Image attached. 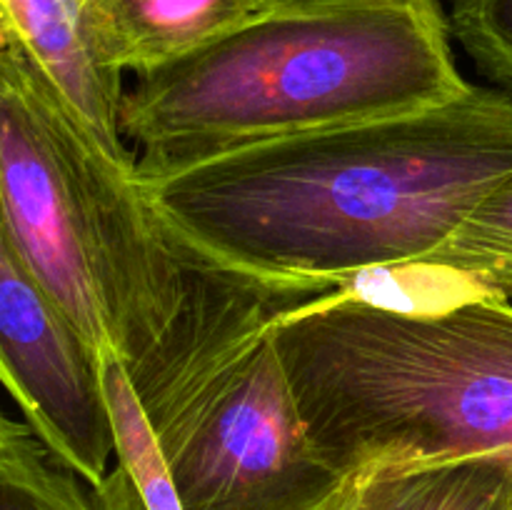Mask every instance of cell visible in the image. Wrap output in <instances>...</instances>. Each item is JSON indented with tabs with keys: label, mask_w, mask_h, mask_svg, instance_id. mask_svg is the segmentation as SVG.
<instances>
[{
	"label": "cell",
	"mask_w": 512,
	"mask_h": 510,
	"mask_svg": "<svg viewBox=\"0 0 512 510\" xmlns=\"http://www.w3.org/2000/svg\"><path fill=\"white\" fill-rule=\"evenodd\" d=\"M100 388L108 405L118 465L143 510H183L158 438L140 405L135 385L118 353L100 358Z\"/></svg>",
	"instance_id": "8fae6325"
},
{
	"label": "cell",
	"mask_w": 512,
	"mask_h": 510,
	"mask_svg": "<svg viewBox=\"0 0 512 510\" xmlns=\"http://www.w3.org/2000/svg\"><path fill=\"white\" fill-rule=\"evenodd\" d=\"M0 510H143L118 468L95 488L25 420L0 410Z\"/></svg>",
	"instance_id": "ba28073f"
},
{
	"label": "cell",
	"mask_w": 512,
	"mask_h": 510,
	"mask_svg": "<svg viewBox=\"0 0 512 510\" xmlns=\"http://www.w3.org/2000/svg\"><path fill=\"white\" fill-rule=\"evenodd\" d=\"M355 510H512V463L455 458L360 470Z\"/></svg>",
	"instance_id": "9c48e42d"
},
{
	"label": "cell",
	"mask_w": 512,
	"mask_h": 510,
	"mask_svg": "<svg viewBox=\"0 0 512 510\" xmlns=\"http://www.w3.org/2000/svg\"><path fill=\"white\" fill-rule=\"evenodd\" d=\"M0 20L110 158L135 165L120 135L123 73L105 58L95 0H0Z\"/></svg>",
	"instance_id": "8992f818"
},
{
	"label": "cell",
	"mask_w": 512,
	"mask_h": 510,
	"mask_svg": "<svg viewBox=\"0 0 512 510\" xmlns=\"http://www.w3.org/2000/svg\"><path fill=\"white\" fill-rule=\"evenodd\" d=\"M5 40H8V35H5V28H3V20H0V45L5 43Z\"/></svg>",
	"instance_id": "5bb4252c"
},
{
	"label": "cell",
	"mask_w": 512,
	"mask_h": 510,
	"mask_svg": "<svg viewBox=\"0 0 512 510\" xmlns=\"http://www.w3.org/2000/svg\"><path fill=\"white\" fill-rule=\"evenodd\" d=\"M355 505H358V473L348 480V485L340 490L338 498H335L325 510H355Z\"/></svg>",
	"instance_id": "4fadbf2b"
},
{
	"label": "cell",
	"mask_w": 512,
	"mask_h": 510,
	"mask_svg": "<svg viewBox=\"0 0 512 510\" xmlns=\"http://www.w3.org/2000/svg\"><path fill=\"white\" fill-rule=\"evenodd\" d=\"M135 178L188 268L310 300L418 270L512 178V95L470 83L435 108Z\"/></svg>",
	"instance_id": "6da1fadb"
},
{
	"label": "cell",
	"mask_w": 512,
	"mask_h": 510,
	"mask_svg": "<svg viewBox=\"0 0 512 510\" xmlns=\"http://www.w3.org/2000/svg\"><path fill=\"white\" fill-rule=\"evenodd\" d=\"M280 0H95L100 40L118 73L138 78L165 68Z\"/></svg>",
	"instance_id": "52a82bcc"
},
{
	"label": "cell",
	"mask_w": 512,
	"mask_h": 510,
	"mask_svg": "<svg viewBox=\"0 0 512 510\" xmlns=\"http://www.w3.org/2000/svg\"><path fill=\"white\" fill-rule=\"evenodd\" d=\"M418 273H438L468 293L512 300V178L493 190Z\"/></svg>",
	"instance_id": "30bf717a"
},
{
	"label": "cell",
	"mask_w": 512,
	"mask_h": 510,
	"mask_svg": "<svg viewBox=\"0 0 512 510\" xmlns=\"http://www.w3.org/2000/svg\"><path fill=\"white\" fill-rule=\"evenodd\" d=\"M288 298L210 275L188 343L135 385L183 510H325L353 478L315 450L275 350Z\"/></svg>",
	"instance_id": "3957f363"
},
{
	"label": "cell",
	"mask_w": 512,
	"mask_h": 510,
	"mask_svg": "<svg viewBox=\"0 0 512 510\" xmlns=\"http://www.w3.org/2000/svg\"><path fill=\"white\" fill-rule=\"evenodd\" d=\"M0 385L25 423L98 488L115 455L95 355L65 323L20 255L0 205Z\"/></svg>",
	"instance_id": "5b68a950"
},
{
	"label": "cell",
	"mask_w": 512,
	"mask_h": 510,
	"mask_svg": "<svg viewBox=\"0 0 512 510\" xmlns=\"http://www.w3.org/2000/svg\"><path fill=\"white\" fill-rule=\"evenodd\" d=\"M448 18L473 63L512 95V0H453Z\"/></svg>",
	"instance_id": "7c38bea8"
},
{
	"label": "cell",
	"mask_w": 512,
	"mask_h": 510,
	"mask_svg": "<svg viewBox=\"0 0 512 510\" xmlns=\"http://www.w3.org/2000/svg\"><path fill=\"white\" fill-rule=\"evenodd\" d=\"M73 108L15 43L0 45V205L5 223L65 323L85 348L113 350L88 210L68 148Z\"/></svg>",
	"instance_id": "277c9868"
},
{
	"label": "cell",
	"mask_w": 512,
	"mask_h": 510,
	"mask_svg": "<svg viewBox=\"0 0 512 510\" xmlns=\"http://www.w3.org/2000/svg\"><path fill=\"white\" fill-rule=\"evenodd\" d=\"M440 0H280L123 90L135 170L435 108L468 80Z\"/></svg>",
	"instance_id": "7a4b0ae2"
}]
</instances>
